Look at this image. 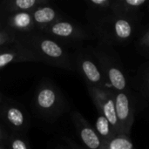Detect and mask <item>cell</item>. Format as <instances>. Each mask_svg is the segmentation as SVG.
<instances>
[{"mask_svg": "<svg viewBox=\"0 0 149 149\" xmlns=\"http://www.w3.org/2000/svg\"><path fill=\"white\" fill-rule=\"evenodd\" d=\"M148 8H149V2H148Z\"/></svg>", "mask_w": 149, "mask_h": 149, "instance_id": "cell-25", "label": "cell"}, {"mask_svg": "<svg viewBox=\"0 0 149 149\" xmlns=\"http://www.w3.org/2000/svg\"><path fill=\"white\" fill-rule=\"evenodd\" d=\"M0 149H3V148H0Z\"/></svg>", "mask_w": 149, "mask_h": 149, "instance_id": "cell-26", "label": "cell"}, {"mask_svg": "<svg viewBox=\"0 0 149 149\" xmlns=\"http://www.w3.org/2000/svg\"><path fill=\"white\" fill-rule=\"evenodd\" d=\"M29 44L31 48H34L33 51H31L34 56H40L39 60L65 69L72 68L69 55L64 48L54 40L39 36L31 38Z\"/></svg>", "mask_w": 149, "mask_h": 149, "instance_id": "cell-2", "label": "cell"}, {"mask_svg": "<svg viewBox=\"0 0 149 149\" xmlns=\"http://www.w3.org/2000/svg\"><path fill=\"white\" fill-rule=\"evenodd\" d=\"M147 87H148V90L149 93V74L148 76V79H147Z\"/></svg>", "mask_w": 149, "mask_h": 149, "instance_id": "cell-22", "label": "cell"}, {"mask_svg": "<svg viewBox=\"0 0 149 149\" xmlns=\"http://www.w3.org/2000/svg\"><path fill=\"white\" fill-rule=\"evenodd\" d=\"M147 0H115L113 1L111 13L123 17H134L143 5L148 4Z\"/></svg>", "mask_w": 149, "mask_h": 149, "instance_id": "cell-11", "label": "cell"}, {"mask_svg": "<svg viewBox=\"0 0 149 149\" xmlns=\"http://www.w3.org/2000/svg\"><path fill=\"white\" fill-rule=\"evenodd\" d=\"M6 120L14 127L21 128L24 126L25 117L22 110L16 107H10L5 110Z\"/></svg>", "mask_w": 149, "mask_h": 149, "instance_id": "cell-16", "label": "cell"}, {"mask_svg": "<svg viewBox=\"0 0 149 149\" xmlns=\"http://www.w3.org/2000/svg\"><path fill=\"white\" fill-rule=\"evenodd\" d=\"M88 3L93 7L94 10L101 12H111V7L113 1L111 0H91L88 2Z\"/></svg>", "mask_w": 149, "mask_h": 149, "instance_id": "cell-18", "label": "cell"}, {"mask_svg": "<svg viewBox=\"0 0 149 149\" xmlns=\"http://www.w3.org/2000/svg\"><path fill=\"white\" fill-rule=\"evenodd\" d=\"M94 129L96 130L98 135L102 141V143L109 141L111 139H113L116 134L115 131L113 130V127L109 123V121L101 114H100L97 117Z\"/></svg>", "mask_w": 149, "mask_h": 149, "instance_id": "cell-14", "label": "cell"}, {"mask_svg": "<svg viewBox=\"0 0 149 149\" xmlns=\"http://www.w3.org/2000/svg\"><path fill=\"white\" fill-rule=\"evenodd\" d=\"M115 110L121 134L129 136L134 121V109L127 92L115 93Z\"/></svg>", "mask_w": 149, "mask_h": 149, "instance_id": "cell-5", "label": "cell"}, {"mask_svg": "<svg viewBox=\"0 0 149 149\" xmlns=\"http://www.w3.org/2000/svg\"><path fill=\"white\" fill-rule=\"evenodd\" d=\"M97 58L107 86H111L115 93L127 92V79L119 63L112 56L102 52L97 53Z\"/></svg>", "mask_w": 149, "mask_h": 149, "instance_id": "cell-4", "label": "cell"}, {"mask_svg": "<svg viewBox=\"0 0 149 149\" xmlns=\"http://www.w3.org/2000/svg\"><path fill=\"white\" fill-rule=\"evenodd\" d=\"M140 44L144 47H149V30L141 37Z\"/></svg>", "mask_w": 149, "mask_h": 149, "instance_id": "cell-21", "label": "cell"}, {"mask_svg": "<svg viewBox=\"0 0 149 149\" xmlns=\"http://www.w3.org/2000/svg\"><path fill=\"white\" fill-rule=\"evenodd\" d=\"M46 1L41 0H15L11 2L12 4L11 10L14 11H26L28 10H31L36 7L38 4L45 3Z\"/></svg>", "mask_w": 149, "mask_h": 149, "instance_id": "cell-17", "label": "cell"}, {"mask_svg": "<svg viewBox=\"0 0 149 149\" xmlns=\"http://www.w3.org/2000/svg\"><path fill=\"white\" fill-rule=\"evenodd\" d=\"M67 149H76V148H73V147H72V148H70V147H69V148H67Z\"/></svg>", "mask_w": 149, "mask_h": 149, "instance_id": "cell-24", "label": "cell"}, {"mask_svg": "<svg viewBox=\"0 0 149 149\" xmlns=\"http://www.w3.org/2000/svg\"><path fill=\"white\" fill-rule=\"evenodd\" d=\"M23 61H38L34 54L25 46L16 47L0 52V68L10 64Z\"/></svg>", "mask_w": 149, "mask_h": 149, "instance_id": "cell-9", "label": "cell"}, {"mask_svg": "<svg viewBox=\"0 0 149 149\" xmlns=\"http://www.w3.org/2000/svg\"><path fill=\"white\" fill-rule=\"evenodd\" d=\"M10 149H30L26 141L19 137H12L10 141Z\"/></svg>", "mask_w": 149, "mask_h": 149, "instance_id": "cell-19", "label": "cell"}, {"mask_svg": "<svg viewBox=\"0 0 149 149\" xmlns=\"http://www.w3.org/2000/svg\"><path fill=\"white\" fill-rule=\"evenodd\" d=\"M58 97L55 90L50 86L41 87L35 98L37 107L44 113H51V111L55 110L58 106Z\"/></svg>", "mask_w": 149, "mask_h": 149, "instance_id": "cell-10", "label": "cell"}, {"mask_svg": "<svg viewBox=\"0 0 149 149\" xmlns=\"http://www.w3.org/2000/svg\"><path fill=\"white\" fill-rule=\"evenodd\" d=\"M16 36L10 31H0V47L4 44L12 43L15 41Z\"/></svg>", "mask_w": 149, "mask_h": 149, "instance_id": "cell-20", "label": "cell"}, {"mask_svg": "<svg viewBox=\"0 0 149 149\" xmlns=\"http://www.w3.org/2000/svg\"><path fill=\"white\" fill-rule=\"evenodd\" d=\"M89 93L100 114L109 121L116 134H122L116 115L115 93L107 88L94 86H89Z\"/></svg>", "mask_w": 149, "mask_h": 149, "instance_id": "cell-3", "label": "cell"}, {"mask_svg": "<svg viewBox=\"0 0 149 149\" xmlns=\"http://www.w3.org/2000/svg\"><path fill=\"white\" fill-rule=\"evenodd\" d=\"M101 149H134V144L129 136L117 134L109 141L102 143Z\"/></svg>", "mask_w": 149, "mask_h": 149, "instance_id": "cell-15", "label": "cell"}, {"mask_svg": "<svg viewBox=\"0 0 149 149\" xmlns=\"http://www.w3.org/2000/svg\"><path fill=\"white\" fill-rule=\"evenodd\" d=\"M2 140H3V132L0 129V141H2Z\"/></svg>", "mask_w": 149, "mask_h": 149, "instance_id": "cell-23", "label": "cell"}, {"mask_svg": "<svg viewBox=\"0 0 149 149\" xmlns=\"http://www.w3.org/2000/svg\"><path fill=\"white\" fill-rule=\"evenodd\" d=\"M72 121L78 134L86 149H101L102 141L96 130L85 120V118L75 112L72 114Z\"/></svg>", "mask_w": 149, "mask_h": 149, "instance_id": "cell-6", "label": "cell"}, {"mask_svg": "<svg viewBox=\"0 0 149 149\" xmlns=\"http://www.w3.org/2000/svg\"><path fill=\"white\" fill-rule=\"evenodd\" d=\"M95 29L100 38L107 44L120 45L128 41L134 32V17L108 13L95 23Z\"/></svg>", "mask_w": 149, "mask_h": 149, "instance_id": "cell-1", "label": "cell"}, {"mask_svg": "<svg viewBox=\"0 0 149 149\" xmlns=\"http://www.w3.org/2000/svg\"><path fill=\"white\" fill-rule=\"evenodd\" d=\"M8 24L19 31H29L34 26L31 14L27 11H16L8 19Z\"/></svg>", "mask_w": 149, "mask_h": 149, "instance_id": "cell-12", "label": "cell"}, {"mask_svg": "<svg viewBox=\"0 0 149 149\" xmlns=\"http://www.w3.org/2000/svg\"><path fill=\"white\" fill-rule=\"evenodd\" d=\"M31 14L34 24H37L39 25H43L44 28L52 24L54 20L58 17L57 11L50 6H38Z\"/></svg>", "mask_w": 149, "mask_h": 149, "instance_id": "cell-13", "label": "cell"}, {"mask_svg": "<svg viewBox=\"0 0 149 149\" xmlns=\"http://www.w3.org/2000/svg\"><path fill=\"white\" fill-rule=\"evenodd\" d=\"M79 69L85 79L91 85L90 86L105 88L107 86L106 79L100 66L90 58L81 56L78 59Z\"/></svg>", "mask_w": 149, "mask_h": 149, "instance_id": "cell-7", "label": "cell"}, {"mask_svg": "<svg viewBox=\"0 0 149 149\" xmlns=\"http://www.w3.org/2000/svg\"><path fill=\"white\" fill-rule=\"evenodd\" d=\"M43 30L52 36L63 38L82 39L86 38V34L80 27L68 21L53 22Z\"/></svg>", "mask_w": 149, "mask_h": 149, "instance_id": "cell-8", "label": "cell"}]
</instances>
